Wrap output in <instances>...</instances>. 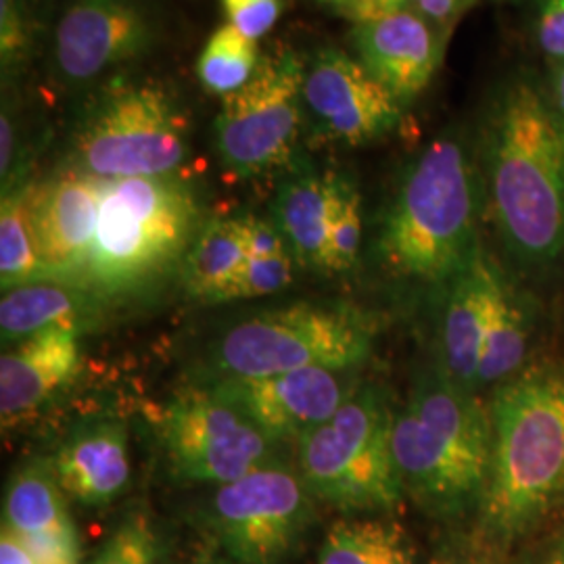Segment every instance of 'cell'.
Instances as JSON below:
<instances>
[{
  "mask_svg": "<svg viewBox=\"0 0 564 564\" xmlns=\"http://www.w3.org/2000/svg\"><path fill=\"white\" fill-rule=\"evenodd\" d=\"M484 186L506 253L524 272L564 260V121L535 80L506 82L489 102Z\"/></svg>",
  "mask_w": 564,
  "mask_h": 564,
  "instance_id": "6da1fadb",
  "label": "cell"
},
{
  "mask_svg": "<svg viewBox=\"0 0 564 564\" xmlns=\"http://www.w3.org/2000/svg\"><path fill=\"white\" fill-rule=\"evenodd\" d=\"M491 466L479 514L512 544L564 505V360L535 364L491 393Z\"/></svg>",
  "mask_w": 564,
  "mask_h": 564,
  "instance_id": "7a4b0ae2",
  "label": "cell"
},
{
  "mask_svg": "<svg viewBox=\"0 0 564 564\" xmlns=\"http://www.w3.org/2000/svg\"><path fill=\"white\" fill-rule=\"evenodd\" d=\"M481 181L466 144L429 142L405 165L384 209L377 256L402 281L445 286L481 249Z\"/></svg>",
  "mask_w": 564,
  "mask_h": 564,
  "instance_id": "3957f363",
  "label": "cell"
},
{
  "mask_svg": "<svg viewBox=\"0 0 564 564\" xmlns=\"http://www.w3.org/2000/svg\"><path fill=\"white\" fill-rule=\"evenodd\" d=\"M391 444L403 494L437 514L479 508L491 466L489 408L437 364L393 414Z\"/></svg>",
  "mask_w": 564,
  "mask_h": 564,
  "instance_id": "277c9868",
  "label": "cell"
},
{
  "mask_svg": "<svg viewBox=\"0 0 564 564\" xmlns=\"http://www.w3.org/2000/svg\"><path fill=\"white\" fill-rule=\"evenodd\" d=\"M197 223L195 191L176 174L107 181L82 279L102 293L141 286L181 258Z\"/></svg>",
  "mask_w": 564,
  "mask_h": 564,
  "instance_id": "5b68a950",
  "label": "cell"
},
{
  "mask_svg": "<svg viewBox=\"0 0 564 564\" xmlns=\"http://www.w3.org/2000/svg\"><path fill=\"white\" fill-rule=\"evenodd\" d=\"M188 116L160 80L116 76L88 102L72 160L101 181L174 174L188 155Z\"/></svg>",
  "mask_w": 564,
  "mask_h": 564,
  "instance_id": "8992f818",
  "label": "cell"
},
{
  "mask_svg": "<svg viewBox=\"0 0 564 564\" xmlns=\"http://www.w3.org/2000/svg\"><path fill=\"white\" fill-rule=\"evenodd\" d=\"M393 410L377 384L356 387L300 444V475L316 500L343 512H391L403 487L393 458Z\"/></svg>",
  "mask_w": 564,
  "mask_h": 564,
  "instance_id": "52a82bcc",
  "label": "cell"
},
{
  "mask_svg": "<svg viewBox=\"0 0 564 564\" xmlns=\"http://www.w3.org/2000/svg\"><path fill=\"white\" fill-rule=\"evenodd\" d=\"M375 321L347 303H293L235 324L216 351L224 377H268L305 368L349 370L362 364Z\"/></svg>",
  "mask_w": 564,
  "mask_h": 564,
  "instance_id": "ba28073f",
  "label": "cell"
},
{
  "mask_svg": "<svg viewBox=\"0 0 564 564\" xmlns=\"http://www.w3.org/2000/svg\"><path fill=\"white\" fill-rule=\"evenodd\" d=\"M305 65L295 51L265 57L241 90L224 97L216 151L228 172L256 178L293 160L302 134Z\"/></svg>",
  "mask_w": 564,
  "mask_h": 564,
  "instance_id": "9c48e42d",
  "label": "cell"
},
{
  "mask_svg": "<svg viewBox=\"0 0 564 564\" xmlns=\"http://www.w3.org/2000/svg\"><path fill=\"white\" fill-rule=\"evenodd\" d=\"M314 514V496L302 475L272 458L232 484L218 485L207 523L232 563L284 564Z\"/></svg>",
  "mask_w": 564,
  "mask_h": 564,
  "instance_id": "30bf717a",
  "label": "cell"
},
{
  "mask_svg": "<svg viewBox=\"0 0 564 564\" xmlns=\"http://www.w3.org/2000/svg\"><path fill=\"white\" fill-rule=\"evenodd\" d=\"M160 433L174 475L186 481L232 484L272 460L274 440L214 389L167 403Z\"/></svg>",
  "mask_w": 564,
  "mask_h": 564,
  "instance_id": "8fae6325",
  "label": "cell"
},
{
  "mask_svg": "<svg viewBox=\"0 0 564 564\" xmlns=\"http://www.w3.org/2000/svg\"><path fill=\"white\" fill-rule=\"evenodd\" d=\"M302 99L314 134L345 147L381 141L402 121V102L339 48H323L305 65Z\"/></svg>",
  "mask_w": 564,
  "mask_h": 564,
  "instance_id": "7c38bea8",
  "label": "cell"
},
{
  "mask_svg": "<svg viewBox=\"0 0 564 564\" xmlns=\"http://www.w3.org/2000/svg\"><path fill=\"white\" fill-rule=\"evenodd\" d=\"M158 39L151 0H74L57 23L53 61L61 80L80 88L147 55Z\"/></svg>",
  "mask_w": 564,
  "mask_h": 564,
  "instance_id": "4fadbf2b",
  "label": "cell"
},
{
  "mask_svg": "<svg viewBox=\"0 0 564 564\" xmlns=\"http://www.w3.org/2000/svg\"><path fill=\"white\" fill-rule=\"evenodd\" d=\"M347 370L305 368L268 377H224L212 387L245 416L279 440H302L326 423L356 391Z\"/></svg>",
  "mask_w": 564,
  "mask_h": 564,
  "instance_id": "5bb4252c",
  "label": "cell"
},
{
  "mask_svg": "<svg viewBox=\"0 0 564 564\" xmlns=\"http://www.w3.org/2000/svg\"><path fill=\"white\" fill-rule=\"evenodd\" d=\"M107 181L76 167L32 186L30 223L48 279H76L95 245Z\"/></svg>",
  "mask_w": 564,
  "mask_h": 564,
  "instance_id": "9a60e30c",
  "label": "cell"
},
{
  "mask_svg": "<svg viewBox=\"0 0 564 564\" xmlns=\"http://www.w3.org/2000/svg\"><path fill=\"white\" fill-rule=\"evenodd\" d=\"M351 41L364 67L402 105L423 93L444 57L442 34L412 9L356 23Z\"/></svg>",
  "mask_w": 564,
  "mask_h": 564,
  "instance_id": "2e32d148",
  "label": "cell"
},
{
  "mask_svg": "<svg viewBox=\"0 0 564 564\" xmlns=\"http://www.w3.org/2000/svg\"><path fill=\"white\" fill-rule=\"evenodd\" d=\"M82 366L76 326H55L18 343L0 358V416L2 429L39 412Z\"/></svg>",
  "mask_w": 564,
  "mask_h": 564,
  "instance_id": "e0dca14e",
  "label": "cell"
},
{
  "mask_svg": "<svg viewBox=\"0 0 564 564\" xmlns=\"http://www.w3.org/2000/svg\"><path fill=\"white\" fill-rule=\"evenodd\" d=\"M498 260L481 245L475 260L444 286L437 366L454 383L479 393V366Z\"/></svg>",
  "mask_w": 564,
  "mask_h": 564,
  "instance_id": "ac0fdd59",
  "label": "cell"
},
{
  "mask_svg": "<svg viewBox=\"0 0 564 564\" xmlns=\"http://www.w3.org/2000/svg\"><path fill=\"white\" fill-rule=\"evenodd\" d=\"M61 489L86 506L109 505L130 481V452L123 424H84L61 445L55 458Z\"/></svg>",
  "mask_w": 564,
  "mask_h": 564,
  "instance_id": "d6986e66",
  "label": "cell"
},
{
  "mask_svg": "<svg viewBox=\"0 0 564 564\" xmlns=\"http://www.w3.org/2000/svg\"><path fill=\"white\" fill-rule=\"evenodd\" d=\"M535 310L521 284L498 263L479 366V389H496L529 368Z\"/></svg>",
  "mask_w": 564,
  "mask_h": 564,
  "instance_id": "ffe728a7",
  "label": "cell"
},
{
  "mask_svg": "<svg viewBox=\"0 0 564 564\" xmlns=\"http://www.w3.org/2000/svg\"><path fill=\"white\" fill-rule=\"evenodd\" d=\"M335 205V174L297 170L274 199V224L303 268L328 272V241Z\"/></svg>",
  "mask_w": 564,
  "mask_h": 564,
  "instance_id": "44dd1931",
  "label": "cell"
},
{
  "mask_svg": "<svg viewBox=\"0 0 564 564\" xmlns=\"http://www.w3.org/2000/svg\"><path fill=\"white\" fill-rule=\"evenodd\" d=\"M247 216L216 218L197 232L186 251L182 279L191 295L216 303L224 289L241 274L249 262Z\"/></svg>",
  "mask_w": 564,
  "mask_h": 564,
  "instance_id": "7402d4cb",
  "label": "cell"
},
{
  "mask_svg": "<svg viewBox=\"0 0 564 564\" xmlns=\"http://www.w3.org/2000/svg\"><path fill=\"white\" fill-rule=\"evenodd\" d=\"M55 466L46 460L25 464L7 489L4 523L20 538H34L76 527L65 505Z\"/></svg>",
  "mask_w": 564,
  "mask_h": 564,
  "instance_id": "603a6c76",
  "label": "cell"
},
{
  "mask_svg": "<svg viewBox=\"0 0 564 564\" xmlns=\"http://www.w3.org/2000/svg\"><path fill=\"white\" fill-rule=\"evenodd\" d=\"M316 564H419V558L402 524L345 519L326 531Z\"/></svg>",
  "mask_w": 564,
  "mask_h": 564,
  "instance_id": "cb8c5ba5",
  "label": "cell"
},
{
  "mask_svg": "<svg viewBox=\"0 0 564 564\" xmlns=\"http://www.w3.org/2000/svg\"><path fill=\"white\" fill-rule=\"evenodd\" d=\"M80 307L76 291L48 279L9 289L0 302L2 341H23L55 326H76Z\"/></svg>",
  "mask_w": 564,
  "mask_h": 564,
  "instance_id": "d4e9b609",
  "label": "cell"
},
{
  "mask_svg": "<svg viewBox=\"0 0 564 564\" xmlns=\"http://www.w3.org/2000/svg\"><path fill=\"white\" fill-rule=\"evenodd\" d=\"M32 184H21L2 195L0 207V284L2 291L30 282L46 281L34 230L30 223Z\"/></svg>",
  "mask_w": 564,
  "mask_h": 564,
  "instance_id": "484cf974",
  "label": "cell"
},
{
  "mask_svg": "<svg viewBox=\"0 0 564 564\" xmlns=\"http://www.w3.org/2000/svg\"><path fill=\"white\" fill-rule=\"evenodd\" d=\"M260 63L256 41L224 23L205 42L197 59V76L205 90L228 97L256 76Z\"/></svg>",
  "mask_w": 564,
  "mask_h": 564,
  "instance_id": "4316f807",
  "label": "cell"
},
{
  "mask_svg": "<svg viewBox=\"0 0 564 564\" xmlns=\"http://www.w3.org/2000/svg\"><path fill=\"white\" fill-rule=\"evenodd\" d=\"M362 245V197L354 182L335 174V205L328 241V272H349Z\"/></svg>",
  "mask_w": 564,
  "mask_h": 564,
  "instance_id": "83f0119b",
  "label": "cell"
},
{
  "mask_svg": "<svg viewBox=\"0 0 564 564\" xmlns=\"http://www.w3.org/2000/svg\"><path fill=\"white\" fill-rule=\"evenodd\" d=\"M293 281V260L286 253L272 258H249L241 274L230 282L216 303L274 295Z\"/></svg>",
  "mask_w": 564,
  "mask_h": 564,
  "instance_id": "f1b7e54d",
  "label": "cell"
},
{
  "mask_svg": "<svg viewBox=\"0 0 564 564\" xmlns=\"http://www.w3.org/2000/svg\"><path fill=\"white\" fill-rule=\"evenodd\" d=\"M160 544L151 523L142 514L121 521L105 542L93 564H158Z\"/></svg>",
  "mask_w": 564,
  "mask_h": 564,
  "instance_id": "f546056e",
  "label": "cell"
},
{
  "mask_svg": "<svg viewBox=\"0 0 564 564\" xmlns=\"http://www.w3.org/2000/svg\"><path fill=\"white\" fill-rule=\"evenodd\" d=\"M34 48V21L25 0H0L2 78L15 76Z\"/></svg>",
  "mask_w": 564,
  "mask_h": 564,
  "instance_id": "4dcf8cb0",
  "label": "cell"
},
{
  "mask_svg": "<svg viewBox=\"0 0 564 564\" xmlns=\"http://www.w3.org/2000/svg\"><path fill=\"white\" fill-rule=\"evenodd\" d=\"M228 23L251 41H260L279 20L284 0H223Z\"/></svg>",
  "mask_w": 564,
  "mask_h": 564,
  "instance_id": "1f68e13d",
  "label": "cell"
},
{
  "mask_svg": "<svg viewBox=\"0 0 564 564\" xmlns=\"http://www.w3.org/2000/svg\"><path fill=\"white\" fill-rule=\"evenodd\" d=\"M20 540L39 564H80V540L76 527Z\"/></svg>",
  "mask_w": 564,
  "mask_h": 564,
  "instance_id": "d6a6232c",
  "label": "cell"
},
{
  "mask_svg": "<svg viewBox=\"0 0 564 564\" xmlns=\"http://www.w3.org/2000/svg\"><path fill=\"white\" fill-rule=\"evenodd\" d=\"M535 39L547 59L564 63V0H538Z\"/></svg>",
  "mask_w": 564,
  "mask_h": 564,
  "instance_id": "836d02e7",
  "label": "cell"
},
{
  "mask_svg": "<svg viewBox=\"0 0 564 564\" xmlns=\"http://www.w3.org/2000/svg\"><path fill=\"white\" fill-rule=\"evenodd\" d=\"M247 241L251 258H272L289 251L276 224L258 220L251 216H247Z\"/></svg>",
  "mask_w": 564,
  "mask_h": 564,
  "instance_id": "e575fe53",
  "label": "cell"
},
{
  "mask_svg": "<svg viewBox=\"0 0 564 564\" xmlns=\"http://www.w3.org/2000/svg\"><path fill=\"white\" fill-rule=\"evenodd\" d=\"M473 4L475 0H405L408 9L412 7V11L440 30L454 25Z\"/></svg>",
  "mask_w": 564,
  "mask_h": 564,
  "instance_id": "d590c367",
  "label": "cell"
},
{
  "mask_svg": "<svg viewBox=\"0 0 564 564\" xmlns=\"http://www.w3.org/2000/svg\"><path fill=\"white\" fill-rule=\"evenodd\" d=\"M402 9H408L405 0H354L347 15L356 23H360V21L379 20L384 15L398 13Z\"/></svg>",
  "mask_w": 564,
  "mask_h": 564,
  "instance_id": "8d00e7d4",
  "label": "cell"
},
{
  "mask_svg": "<svg viewBox=\"0 0 564 564\" xmlns=\"http://www.w3.org/2000/svg\"><path fill=\"white\" fill-rule=\"evenodd\" d=\"M0 564H39L18 533H13L7 524H2L0 533Z\"/></svg>",
  "mask_w": 564,
  "mask_h": 564,
  "instance_id": "74e56055",
  "label": "cell"
},
{
  "mask_svg": "<svg viewBox=\"0 0 564 564\" xmlns=\"http://www.w3.org/2000/svg\"><path fill=\"white\" fill-rule=\"evenodd\" d=\"M550 101L554 105L556 113L564 121V63L556 65L554 80H552V90H550Z\"/></svg>",
  "mask_w": 564,
  "mask_h": 564,
  "instance_id": "f35d334b",
  "label": "cell"
},
{
  "mask_svg": "<svg viewBox=\"0 0 564 564\" xmlns=\"http://www.w3.org/2000/svg\"><path fill=\"white\" fill-rule=\"evenodd\" d=\"M533 564H564V533L547 545Z\"/></svg>",
  "mask_w": 564,
  "mask_h": 564,
  "instance_id": "ab89813d",
  "label": "cell"
},
{
  "mask_svg": "<svg viewBox=\"0 0 564 564\" xmlns=\"http://www.w3.org/2000/svg\"><path fill=\"white\" fill-rule=\"evenodd\" d=\"M316 2H321L324 7H333V9H341V11H349V7L354 4V0H316Z\"/></svg>",
  "mask_w": 564,
  "mask_h": 564,
  "instance_id": "60d3db41",
  "label": "cell"
},
{
  "mask_svg": "<svg viewBox=\"0 0 564 564\" xmlns=\"http://www.w3.org/2000/svg\"><path fill=\"white\" fill-rule=\"evenodd\" d=\"M205 564H235L232 561H209V563Z\"/></svg>",
  "mask_w": 564,
  "mask_h": 564,
  "instance_id": "b9f144b4",
  "label": "cell"
}]
</instances>
